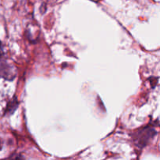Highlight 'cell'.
I'll list each match as a JSON object with an SVG mask.
<instances>
[{
  "instance_id": "obj_1",
  "label": "cell",
  "mask_w": 160,
  "mask_h": 160,
  "mask_svg": "<svg viewBox=\"0 0 160 160\" xmlns=\"http://www.w3.org/2000/svg\"><path fill=\"white\" fill-rule=\"evenodd\" d=\"M156 134V131L154 128H151V127H146L136 133L134 140H135L138 146L140 148H144L150 143V142L152 140Z\"/></svg>"
},
{
  "instance_id": "obj_3",
  "label": "cell",
  "mask_w": 160,
  "mask_h": 160,
  "mask_svg": "<svg viewBox=\"0 0 160 160\" xmlns=\"http://www.w3.org/2000/svg\"><path fill=\"white\" fill-rule=\"evenodd\" d=\"M18 101L17 100V98H14L13 99H11L9 102L7 103V106H6V111H5V113L6 114H12L13 113L14 111L17 109L18 107Z\"/></svg>"
},
{
  "instance_id": "obj_4",
  "label": "cell",
  "mask_w": 160,
  "mask_h": 160,
  "mask_svg": "<svg viewBox=\"0 0 160 160\" xmlns=\"http://www.w3.org/2000/svg\"><path fill=\"white\" fill-rule=\"evenodd\" d=\"M6 160H23V159L20 155H12L9 159Z\"/></svg>"
},
{
  "instance_id": "obj_2",
  "label": "cell",
  "mask_w": 160,
  "mask_h": 160,
  "mask_svg": "<svg viewBox=\"0 0 160 160\" xmlns=\"http://www.w3.org/2000/svg\"><path fill=\"white\" fill-rule=\"evenodd\" d=\"M13 65L9 63L4 57H2L1 60V75L3 78L9 81H12L16 77V70Z\"/></svg>"
}]
</instances>
